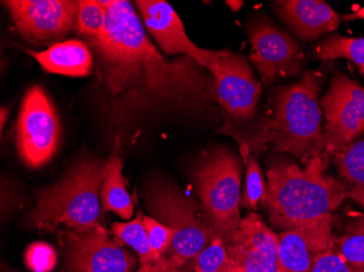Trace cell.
Listing matches in <instances>:
<instances>
[{"label":"cell","mask_w":364,"mask_h":272,"mask_svg":"<svg viewBox=\"0 0 364 272\" xmlns=\"http://www.w3.org/2000/svg\"><path fill=\"white\" fill-rule=\"evenodd\" d=\"M100 3L107 10L105 34L87 45L112 116L201 111L218 103L210 71L189 56H161L130 1Z\"/></svg>","instance_id":"obj_1"},{"label":"cell","mask_w":364,"mask_h":272,"mask_svg":"<svg viewBox=\"0 0 364 272\" xmlns=\"http://www.w3.org/2000/svg\"><path fill=\"white\" fill-rule=\"evenodd\" d=\"M143 224H144L149 242H150L151 247H152L155 263H156V261H161L171 249L173 239V231L168 227L165 226V224L150 216H144Z\"/></svg>","instance_id":"obj_26"},{"label":"cell","mask_w":364,"mask_h":272,"mask_svg":"<svg viewBox=\"0 0 364 272\" xmlns=\"http://www.w3.org/2000/svg\"><path fill=\"white\" fill-rule=\"evenodd\" d=\"M104 169L105 163L89 157L80 159L60 181L38 192L31 224L42 231L65 226L77 232L103 226Z\"/></svg>","instance_id":"obj_4"},{"label":"cell","mask_w":364,"mask_h":272,"mask_svg":"<svg viewBox=\"0 0 364 272\" xmlns=\"http://www.w3.org/2000/svg\"><path fill=\"white\" fill-rule=\"evenodd\" d=\"M320 105L326 119L324 157L329 161L364 134V87L348 75L336 72Z\"/></svg>","instance_id":"obj_8"},{"label":"cell","mask_w":364,"mask_h":272,"mask_svg":"<svg viewBox=\"0 0 364 272\" xmlns=\"http://www.w3.org/2000/svg\"><path fill=\"white\" fill-rule=\"evenodd\" d=\"M143 218L144 216L139 210L134 220L129 222H116L112 226V233L116 235L118 240L132 247L138 254L140 263L139 269L151 267L155 263L154 253L149 242Z\"/></svg>","instance_id":"obj_21"},{"label":"cell","mask_w":364,"mask_h":272,"mask_svg":"<svg viewBox=\"0 0 364 272\" xmlns=\"http://www.w3.org/2000/svg\"><path fill=\"white\" fill-rule=\"evenodd\" d=\"M328 161L311 159L304 167L289 161H274L267 169L264 206L274 228L288 231L318 224L347 198L341 180L326 175Z\"/></svg>","instance_id":"obj_2"},{"label":"cell","mask_w":364,"mask_h":272,"mask_svg":"<svg viewBox=\"0 0 364 272\" xmlns=\"http://www.w3.org/2000/svg\"><path fill=\"white\" fill-rule=\"evenodd\" d=\"M341 19L343 21H355V20H364V7L357 11L351 12V13L346 14Z\"/></svg>","instance_id":"obj_29"},{"label":"cell","mask_w":364,"mask_h":272,"mask_svg":"<svg viewBox=\"0 0 364 272\" xmlns=\"http://www.w3.org/2000/svg\"><path fill=\"white\" fill-rule=\"evenodd\" d=\"M218 103L237 124L250 121L261 97L257 81L247 59L230 50H216L210 69Z\"/></svg>","instance_id":"obj_9"},{"label":"cell","mask_w":364,"mask_h":272,"mask_svg":"<svg viewBox=\"0 0 364 272\" xmlns=\"http://www.w3.org/2000/svg\"><path fill=\"white\" fill-rule=\"evenodd\" d=\"M335 246L351 272H364V214L355 212L335 236Z\"/></svg>","instance_id":"obj_20"},{"label":"cell","mask_w":364,"mask_h":272,"mask_svg":"<svg viewBox=\"0 0 364 272\" xmlns=\"http://www.w3.org/2000/svg\"><path fill=\"white\" fill-rule=\"evenodd\" d=\"M47 72L68 77H85L94 67L89 45L81 40L57 43L43 52H28Z\"/></svg>","instance_id":"obj_17"},{"label":"cell","mask_w":364,"mask_h":272,"mask_svg":"<svg viewBox=\"0 0 364 272\" xmlns=\"http://www.w3.org/2000/svg\"><path fill=\"white\" fill-rule=\"evenodd\" d=\"M321 82L320 72L308 71L298 83L280 87L274 96L271 111L243 146L257 151L272 144L278 151L299 158L304 165L311 159L324 157L326 138L318 102Z\"/></svg>","instance_id":"obj_3"},{"label":"cell","mask_w":364,"mask_h":272,"mask_svg":"<svg viewBox=\"0 0 364 272\" xmlns=\"http://www.w3.org/2000/svg\"><path fill=\"white\" fill-rule=\"evenodd\" d=\"M173 272H181V271H180V270H177V271H173Z\"/></svg>","instance_id":"obj_32"},{"label":"cell","mask_w":364,"mask_h":272,"mask_svg":"<svg viewBox=\"0 0 364 272\" xmlns=\"http://www.w3.org/2000/svg\"><path fill=\"white\" fill-rule=\"evenodd\" d=\"M136 9L145 28L166 55H183L210 69L216 50L196 46L186 33L185 26L173 7L165 0H136Z\"/></svg>","instance_id":"obj_14"},{"label":"cell","mask_w":364,"mask_h":272,"mask_svg":"<svg viewBox=\"0 0 364 272\" xmlns=\"http://www.w3.org/2000/svg\"><path fill=\"white\" fill-rule=\"evenodd\" d=\"M0 116H1V130H3L4 126H5L6 119L8 118V109L7 108L3 107L1 110H0Z\"/></svg>","instance_id":"obj_31"},{"label":"cell","mask_w":364,"mask_h":272,"mask_svg":"<svg viewBox=\"0 0 364 272\" xmlns=\"http://www.w3.org/2000/svg\"><path fill=\"white\" fill-rule=\"evenodd\" d=\"M234 272H278V237L255 212L241 219L226 244Z\"/></svg>","instance_id":"obj_13"},{"label":"cell","mask_w":364,"mask_h":272,"mask_svg":"<svg viewBox=\"0 0 364 272\" xmlns=\"http://www.w3.org/2000/svg\"><path fill=\"white\" fill-rule=\"evenodd\" d=\"M18 32L32 44H48L68 36L77 24V1L73 0H8Z\"/></svg>","instance_id":"obj_10"},{"label":"cell","mask_w":364,"mask_h":272,"mask_svg":"<svg viewBox=\"0 0 364 272\" xmlns=\"http://www.w3.org/2000/svg\"><path fill=\"white\" fill-rule=\"evenodd\" d=\"M240 159L229 151L215 153L196 173V192L215 235L225 245L240 226Z\"/></svg>","instance_id":"obj_6"},{"label":"cell","mask_w":364,"mask_h":272,"mask_svg":"<svg viewBox=\"0 0 364 272\" xmlns=\"http://www.w3.org/2000/svg\"><path fill=\"white\" fill-rule=\"evenodd\" d=\"M122 171L124 161L119 151L114 148L105 161L101 189L102 205L104 212H114L124 220H130L134 214V204L127 190L128 180Z\"/></svg>","instance_id":"obj_18"},{"label":"cell","mask_w":364,"mask_h":272,"mask_svg":"<svg viewBox=\"0 0 364 272\" xmlns=\"http://www.w3.org/2000/svg\"><path fill=\"white\" fill-rule=\"evenodd\" d=\"M26 267L33 272H50L57 263V253L52 245L36 242L24 254Z\"/></svg>","instance_id":"obj_27"},{"label":"cell","mask_w":364,"mask_h":272,"mask_svg":"<svg viewBox=\"0 0 364 272\" xmlns=\"http://www.w3.org/2000/svg\"><path fill=\"white\" fill-rule=\"evenodd\" d=\"M308 272H351L337 251L335 242L328 249L318 254Z\"/></svg>","instance_id":"obj_28"},{"label":"cell","mask_w":364,"mask_h":272,"mask_svg":"<svg viewBox=\"0 0 364 272\" xmlns=\"http://www.w3.org/2000/svg\"><path fill=\"white\" fill-rule=\"evenodd\" d=\"M146 205L153 218L173 231V239L161 261L136 272L177 271L216 237L203 206L171 184H153L147 191Z\"/></svg>","instance_id":"obj_5"},{"label":"cell","mask_w":364,"mask_h":272,"mask_svg":"<svg viewBox=\"0 0 364 272\" xmlns=\"http://www.w3.org/2000/svg\"><path fill=\"white\" fill-rule=\"evenodd\" d=\"M107 10L100 0H79L75 30L85 36L87 42L101 40L105 34Z\"/></svg>","instance_id":"obj_23"},{"label":"cell","mask_w":364,"mask_h":272,"mask_svg":"<svg viewBox=\"0 0 364 272\" xmlns=\"http://www.w3.org/2000/svg\"><path fill=\"white\" fill-rule=\"evenodd\" d=\"M314 56L321 60L347 59L364 73V38L329 36L316 45Z\"/></svg>","instance_id":"obj_22"},{"label":"cell","mask_w":364,"mask_h":272,"mask_svg":"<svg viewBox=\"0 0 364 272\" xmlns=\"http://www.w3.org/2000/svg\"><path fill=\"white\" fill-rule=\"evenodd\" d=\"M267 191L263 173L255 157L249 156L245 175V192L241 198V206L247 210H255L262 202Z\"/></svg>","instance_id":"obj_25"},{"label":"cell","mask_w":364,"mask_h":272,"mask_svg":"<svg viewBox=\"0 0 364 272\" xmlns=\"http://www.w3.org/2000/svg\"><path fill=\"white\" fill-rule=\"evenodd\" d=\"M334 214L318 224L280 231L278 237V272H308L318 254L335 242Z\"/></svg>","instance_id":"obj_15"},{"label":"cell","mask_w":364,"mask_h":272,"mask_svg":"<svg viewBox=\"0 0 364 272\" xmlns=\"http://www.w3.org/2000/svg\"><path fill=\"white\" fill-rule=\"evenodd\" d=\"M250 60L257 67L262 81L272 84L302 70L301 46L287 33L271 22L259 19L249 28Z\"/></svg>","instance_id":"obj_12"},{"label":"cell","mask_w":364,"mask_h":272,"mask_svg":"<svg viewBox=\"0 0 364 272\" xmlns=\"http://www.w3.org/2000/svg\"><path fill=\"white\" fill-rule=\"evenodd\" d=\"M274 4L280 19L304 40L320 38L341 24L339 14L322 0H284Z\"/></svg>","instance_id":"obj_16"},{"label":"cell","mask_w":364,"mask_h":272,"mask_svg":"<svg viewBox=\"0 0 364 272\" xmlns=\"http://www.w3.org/2000/svg\"><path fill=\"white\" fill-rule=\"evenodd\" d=\"M333 161L347 197L364 208V138L341 148Z\"/></svg>","instance_id":"obj_19"},{"label":"cell","mask_w":364,"mask_h":272,"mask_svg":"<svg viewBox=\"0 0 364 272\" xmlns=\"http://www.w3.org/2000/svg\"><path fill=\"white\" fill-rule=\"evenodd\" d=\"M58 114L44 89L34 85L22 100L16 124V146L24 163L40 168L52 161L60 143Z\"/></svg>","instance_id":"obj_7"},{"label":"cell","mask_w":364,"mask_h":272,"mask_svg":"<svg viewBox=\"0 0 364 272\" xmlns=\"http://www.w3.org/2000/svg\"><path fill=\"white\" fill-rule=\"evenodd\" d=\"M65 256L70 272H132L134 254L110 239L103 226L85 231H69L65 237Z\"/></svg>","instance_id":"obj_11"},{"label":"cell","mask_w":364,"mask_h":272,"mask_svg":"<svg viewBox=\"0 0 364 272\" xmlns=\"http://www.w3.org/2000/svg\"><path fill=\"white\" fill-rule=\"evenodd\" d=\"M196 272H234L226 245L220 237L194 259Z\"/></svg>","instance_id":"obj_24"},{"label":"cell","mask_w":364,"mask_h":272,"mask_svg":"<svg viewBox=\"0 0 364 272\" xmlns=\"http://www.w3.org/2000/svg\"><path fill=\"white\" fill-rule=\"evenodd\" d=\"M226 5L234 12H238L242 8L243 1L240 0H227Z\"/></svg>","instance_id":"obj_30"}]
</instances>
